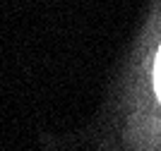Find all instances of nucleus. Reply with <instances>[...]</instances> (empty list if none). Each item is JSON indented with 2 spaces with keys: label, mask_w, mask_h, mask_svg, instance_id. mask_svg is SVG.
<instances>
[{
  "label": "nucleus",
  "mask_w": 161,
  "mask_h": 151,
  "mask_svg": "<svg viewBox=\"0 0 161 151\" xmlns=\"http://www.w3.org/2000/svg\"><path fill=\"white\" fill-rule=\"evenodd\" d=\"M154 84H156V94H159V101H161V51H159L156 67H154Z\"/></svg>",
  "instance_id": "obj_1"
}]
</instances>
